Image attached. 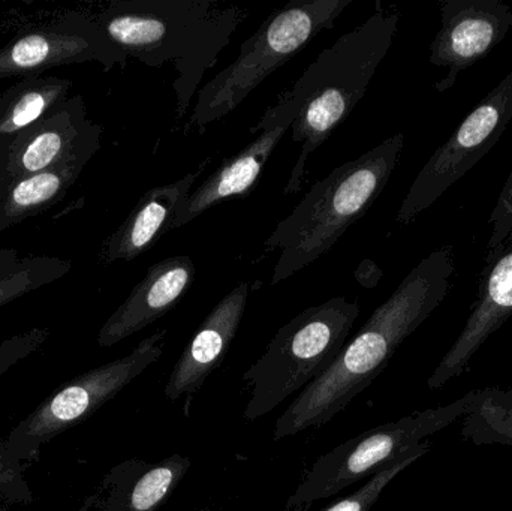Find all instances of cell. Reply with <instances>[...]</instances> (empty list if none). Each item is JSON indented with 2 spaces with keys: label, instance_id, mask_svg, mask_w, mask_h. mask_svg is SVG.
I'll list each match as a JSON object with an SVG mask.
<instances>
[{
  "label": "cell",
  "instance_id": "obj_16",
  "mask_svg": "<svg viewBox=\"0 0 512 511\" xmlns=\"http://www.w3.org/2000/svg\"><path fill=\"white\" fill-rule=\"evenodd\" d=\"M249 290V282H240L198 327L168 378L165 396L170 401L200 392L222 365L245 317Z\"/></svg>",
  "mask_w": 512,
  "mask_h": 511
},
{
  "label": "cell",
  "instance_id": "obj_3",
  "mask_svg": "<svg viewBox=\"0 0 512 511\" xmlns=\"http://www.w3.org/2000/svg\"><path fill=\"white\" fill-rule=\"evenodd\" d=\"M399 20L397 9H385L381 2L376 3L375 12L364 23L322 50L294 87L282 93L297 111L291 125L292 141L301 146L283 189L286 195L301 191L312 153L366 95L373 75L393 45Z\"/></svg>",
  "mask_w": 512,
  "mask_h": 511
},
{
  "label": "cell",
  "instance_id": "obj_15",
  "mask_svg": "<svg viewBox=\"0 0 512 511\" xmlns=\"http://www.w3.org/2000/svg\"><path fill=\"white\" fill-rule=\"evenodd\" d=\"M195 278L194 261L186 255L153 264L99 330V347H113L173 311L191 290Z\"/></svg>",
  "mask_w": 512,
  "mask_h": 511
},
{
  "label": "cell",
  "instance_id": "obj_28",
  "mask_svg": "<svg viewBox=\"0 0 512 511\" xmlns=\"http://www.w3.org/2000/svg\"><path fill=\"white\" fill-rule=\"evenodd\" d=\"M198 511H210V510L204 509V510H198Z\"/></svg>",
  "mask_w": 512,
  "mask_h": 511
},
{
  "label": "cell",
  "instance_id": "obj_7",
  "mask_svg": "<svg viewBox=\"0 0 512 511\" xmlns=\"http://www.w3.org/2000/svg\"><path fill=\"white\" fill-rule=\"evenodd\" d=\"M486 395L487 389L472 390L444 407L417 411L397 422L369 429L334 447L316 459L312 468L304 474L300 485L289 497L285 511L297 507L307 511L316 501L334 497L343 489L370 479L394 459L471 414Z\"/></svg>",
  "mask_w": 512,
  "mask_h": 511
},
{
  "label": "cell",
  "instance_id": "obj_2",
  "mask_svg": "<svg viewBox=\"0 0 512 511\" xmlns=\"http://www.w3.org/2000/svg\"><path fill=\"white\" fill-rule=\"evenodd\" d=\"M108 38L150 68L171 63L176 120L185 119L204 75L215 68L249 12L219 0H113L92 12Z\"/></svg>",
  "mask_w": 512,
  "mask_h": 511
},
{
  "label": "cell",
  "instance_id": "obj_14",
  "mask_svg": "<svg viewBox=\"0 0 512 511\" xmlns=\"http://www.w3.org/2000/svg\"><path fill=\"white\" fill-rule=\"evenodd\" d=\"M512 317V234L501 257L487 266L480 279L478 300L453 347L430 375L429 387L441 389L469 368L472 357Z\"/></svg>",
  "mask_w": 512,
  "mask_h": 511
},
{
  "label": "cell",
  "instance_id": "obj_21",
  "mask_svg": "<svg viewBox=\"0 0 512 511\" xmlns=\"http://www.w3.org/2000/svg\"><path fill=\"white\" fill-rule=\"evenodd\" d=\"M72 263L50 255H24L0 249V308L20 297L59 281L71 272Z\"/></svg>",
  "mask_w": 512,
  "mask_h": 511
},
{
  "label": "cell",
  "instance_id": "obj_6",
  "mask_svg": "<svg viewBox=\"0 0 512 511\" xmlns=\"http://www.w3.org/2000/svg\"><path fill=\"white\" fill-rule=\"evenodd\" d=\"M354 0H294L271 14L243 42L239 56L197 93L185 131L204 134L207 126L233 113L280 66L297 56L322 30L333 29Z\"/></svg>",
  "mask_w": 512,
  "mask_h": 511
},
{
  "label": "cell",
  "instance_id": "obj_11",
  "mask_svg": "<svg viewBox=\"0 0 512 511\" xmlns=\"http://www.w3.org/2000/svg\"><path fill=\"white\" fill-rule=\"evenodd\" d=\"M102 131L87 117L83 96H69L12 141L5 155L6 171L17 180L68 162L90 161L101 149Z\"/></svg>",
  "mask_w": 512,
  "mask_h": 511
},
{
  "label": "cell",
  "instance_id": "obj_8",
  "mask_svg": "<svg viewBox=\"0 0 512 511\" xmlns=\"http://www.w3.org/2000/svg\"><path fill=\"white\" fill-rule=\"evenodd\" d=\"M167 329L147 336L128 356L78 375L39 404L11 434L0 440V462L26 471L45 444L86 422L144 371L155 365L167 345Z\"/></svg>",
  "mask_w": 512,
  "mask_h": 511
},
{
  "label": "cell",
  "instance_id": "obj_22",
  "mask_svg": "<svg viewBox=\"0 0 512 511\" xmlns=\"http://www.w3.org/2000/svg\"><path fill=\"white\" fill-rule=\"evenodd\" d=\"M463 419L462 437L466 441L477 446L512 447V387H490L483 402Z\"/></svg>",
  "mask_w": 512,
  "mask_h": 511
},
{
  "label": "cell",
  "instance_id": "obj_13",
  "mask_svg": "<svg viewBox=\"0 0 512 511\" xmlns=\"http://www.w3.org/2000/svg\"><path fill=\"white\" fill-rule=\"evenodd\" d=\"M295 117L297 111L283 96L279 99V104L268 108L254 128H251L252 134H261L242 152L233 158L225 159L224 164L215 173L210 174L194 192H191L188 200L177 210L170 231L185 227L222 201L248 197L258 185L265 164L291 128Z\"/></svg>",
  "mask_w": 512,
  "mask_h": 511
},
{
  "label": "cell",
  "instance_id": "obj_27",
  "mask_svg": "<svg viewBox=\"0 0 512 511\" xmlns=\"http://www.w3.org/2000/svg\"><path fill=\"white\" fill-rule=\"evenodd\" d=\"M0 511H11L9 510V507L6 506L5 501L0 500Z\"/></svg>",
  "mask_w": 512,
  "mask_h": 511
},
{
  "label": "cell",
  "instance_id": "obj_23",
  "mask_svg": "<svg viewBox=\"0 0 512 511\" xmlns=\"http://www.w3.org/2000/svg\"><path fill=\"white\" fill-rule=\"evenodd\" d=\"M432 449V443L430 441H424L420 446L415 449L409 450L405 455L400 458L394 459L390 464L385 465L382 470H379L375 476L370 477L363 486L357 489L354 494L348 495L343 500L337 501V503L331 504L327 509L321 511H370L373 509L376 503H378L379 497H381L382 491L399 476L402 471L406 468L411 467L414 462L418 459L423 458L426 453ZM292 511H306L303 507H297Z\"/></svg>",
  "mask_w": 512,
  "mask_h": 511
},
{
  "label": "cell",
  "instance_id": "obj_10",
  "mask_svg": "<svg viewBox=\"0 0 512 511\" xmlns=\"http://www.w3.org/2000/svg\"><path fill=\"white\" fill-rule=\"evenodd\" d=\"M128 54L117 47L93 14L66 11L27 27L0 48V80L41 77L57 66L98 62L105 72L125 68Z\"/></svg>",
  "mask_w": 512,
  "mask_h": 511
},
{
  "label": "cell",
  "instance_id": "obj_24",
  "mask_svg": "<svg viewBox=\"0 0 512 511\" xmlns=\"http://www.w3.org/2000/svg\"><path fill=\"white\" fill-rule=\"evenodd\" d=\"M489 225L492 230L487 242L486 264L492 266L501 257L512 234V170L490 215Z\"/></svg>",
  "mask_w": 512,
  "mask_h": 511
},
{
  "label": "cell",
  "instance_id": "obj_20",
  "mask_svg": "<svg viewBox=\"0 0 512 511\" xmlns=\"http://www.w3.org/2000/svg\"><path fill=\"white\" fill-rule=\"evenodd\" d=\"M89 161H72L12 180L0 201V231L56 206L77 182Z\"/></svg>",
  "mask_w": 512,
  "mask_h": 511
},
{
  "label": "cell",
  "instance_id": "obj_9",
  "mask_svg": "<svg viewBox=\"0 0 512 511\" xmlns=\"http://www.w3.org/2000/svg\"><path fill=\"white\" fill-rule=\"evenodd\" d=\"M512 120V72L465 117L421 168L397 213L411 224L495 147Z\"/></svg>",
  "mask_w": 512,
  "mask_h": 511
},
{
  "label": "cell",
  "instance_id": "obj_26",
  "mask_svg": "<svg viewBox=\"0 0 512 511\" xmlns=\"http://www.w3.org/2000/svg\"><path fill=\"white\" fill-rule=\"evenodd\" d=\"M11 183V177H9L8 171H6V159L0 158V201L5 197Z\"/></svg>",
  "mask_w": 512,
  "mask_h": 511
},
{
  "label": "cell",
  "instance_id": "obj_5",
  "mask_svg": "<svg viewBox=\"0 0 512 511\" xmlns=\"http://www.w3.org/2000/svg\"><path fill=\"white\" fill-rule=\"evenodd\" d=\"M358 315L357 302L334 297L304 309L280 327L262 356L243 374L251 390L243 417L252 422L267 416L322 377L348 342Z\"/></svg>",
  "mask_w": 512,
  "mask_h": 511
},
{
  "label": "cell",
  "instance_id": "obj_19",
  "mask_svg": "<svg viewBox=\"0 0 512 511\" xmlns=\"http://www.w3.org/2000/svg\"><path fill=\"white\" fill-rule=\"evenodd\" d=\"M72 81L59 77L21 78L0 95V158L12 141L69 98Z\"/></svg>",
  "mask_w": 512,
  "mask_h": 511
},
{
  "label": "cell",
  "instance_id": "obj_1",
  "mask_svg": "<svg viewBox=\"0 0 512 511\" xmlns=\"http://www.w3.org/2000/svg\"><path fill=\"white\" fill-rule=\"evenodd\" d=\"M454 272L451 245L442 246L417 264L373 311L352 341L346 342L325 374L309 384L277 417L274 441L321 428L345 410L387 368L406 338L444 302Z\"/></svg>",
  "mask_w": 512,
  "mask_h": 511
},
{
  "label": "cell",
  "instance_id": "obj_18",
  "mask_svg": "<svg viewBox=\"0 0 512 511\" xmlns=\"http://www.w3.org/2000/svg\"><path fill=\"white\" fill-rule=\"evenodd\" d=\"M209 164L210 159H206L197 171L147 191L105 243L104 263L132 261L152 249L170 231L177 210L188 200L192 188Z\"/></svg>",
  "mask_w": 512,
  "mask_h": 511
},
{
  "label": "cell",
  "instance_id": "obj_17",
  "mask_svg": "<svg viewBox=\"0 0 512 511\" xmlns=\"http://www.w3.org/2000/svg\"><path fill=\"white\" fill-rule=\"evenodd\" d=\"M191 465V459L182 455L159 462H120L105 474L87 506H95L98 511H159L185 479Z\"/></svg>",
  "mask_w": 512,
  "mask_h": 511
},
{
  "label": "cell",
  "instance_id": "obj_4",
  "mask_svg": "<svg viewBox=\"0 0 512 511\" xmlns=\"http://www.w3.org/2000/svg\"><path fill=\"white\" fill-rule=\"evenodd\" d=\"M405 146L402 132L334 168L316 182L264 242L280 251L271 285L280 284L328 254L349 227L363 218L390 182Z\"/></svg>",
  "mask_w": 512,
  "mask_h": 511
},
{
  "label": "cell",
  "instance_id": "obj_12",
  "mask_svg": "<svg viewBox=\"0 0 512 511\" xmlns=\"http://www.w3.org/2000/svg\"><path fill=\"white\" fill-rule=\"evenodd\" d=\"M441 20V29L430 44V63L448 68L447 77L435 84L442 93L456 84L460 72L504 41L512 27V11L499 0H444Z\"/></svg>",
  "mask_w": 512,
  "mask_h": 511
},
{
  "label": "cell",
  "instance_id": "obj_25",
  "mask_svg": "<svg viewBox=\"0 0 512 511\" xmlns=\"http://www.w3.org/2000/svg\"><path fill=\"white\" fill-rule=\"evenodd\" d=\"M50 330L35 327L27 332L18 333L0 344V377L14 368L21 360L35 354L47 342Z\"/></svg>",
  "mask_w": 512,
  "mask_h": 511
}]
</instances>
